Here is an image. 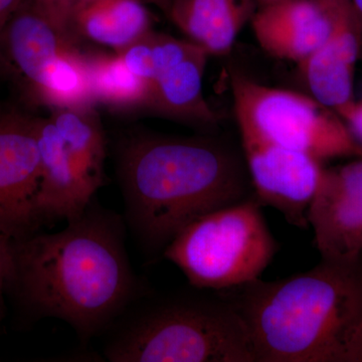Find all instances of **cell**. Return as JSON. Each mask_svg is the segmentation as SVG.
Wrapping results in <instances>:
<instances>
[{
	"label": "cell",
	"instance_id": "20",
	"mask_svg": "<svg viewBox=\"0 0 362 362\" xmlns=\"http://www.w3.org/2000/svg\"><path fill=\"white\" fill-rule=\"evenodd\" d=\"M54 23L71 33V20L78 7L88 0H33Z\"/></svg>",
	"mask_w": 362,
	"mask_h": 362
},
{
	"label": "cell",
	"instance_id": "15",
	"mask_svg": "<svg viewBox=\"0 0 362 362\" xmlns=\"http://www.w3.org/2000/svg\"><path fill=\"white\" fill-rule=\"evenodd\" d=\"M209 54L199 47L171 66L150 85L149 108L182 120L211 124L216 114L204 97V75Z\"/></svg>",
	"mask_w": 362,
	"mask_h": 362
},
{
	"label": "cell",
	"instance_id": "23",
	"mask_svg": "<svg viewBox=\"0 0 362 362\" xmlns=\"http://www.w3.org/2000/svg\"><path fill=\"white\" fill-rule=\"evenodd\" d=\"M25 0H0V32Z\"/></svg>",
	"mask_w": 362,
	"mask_h": 362
},
{
	"label": "cell",
	"instance_id": "16",
	"mask_svg": "<svg viewBox=\"0 0 362 362\" xmlns=\"http://www.w3.org/2000/svg\"><path fill=\"white\" fill-rule=\"evenodd\" d=\"M71 28L119 54L151 32V16L142 0H88L76 11Z\"/></svg>",
	"mask_w": 362,
	"mask_h": 362
},
{
	"label": "cell",
	"instance_id": "17",
	"mask_svg": "<svg viewBox=\"0 0 362 362\" xmlns=\"http://www.w3.org/2000/svg\"><path fill=\"white\" fill-rule=\"evenodd\" d=\"M49 119L85 175L98 187H103L106 139L93 107L54 109Z\"/></svg>",
	"mask_w": 362,
	"mask_h": 362
},
{
	"label": "cell",
	"instance_id": "21",
	"mask_svg": "<svg viewBox=\"0 0 362 362\" xmlns=\"http://www.w3.org/2000/svg\"><path fill=\"white\" fill-rule=\"evenodd\" d=\"M13 240L0 233V320L6 315L4 296L8 291L13 267Z\"/></svg>",
	"mask_w": 362,
	"mask_h": 362
},
{
	"label": "cell",
	"instance_id": "9",
	"mask_svg": "<svg viewBox=\"0 0 362 362\" xmlns=\"http://www.w3.org/2000/svg\"><path fill=\"white\" fill-rule=\"evenodd\" d=\"M240 134L254 197L290 225L308 228L309 207L323 175L321 161L246 131Z\"/></svg>",
	"mask_w": 362,
	"mask_h": 362
},
{
	"label": "cell",
	"instance_id": "24",
	"mask_svg": "<svg viewBox=\"0 0 362 362\" xmlns=\"http://www.w3.org/2000/svg\"><path fill=\"white\" fill-rule=\"evenodd\" d=\"M145 4H152L158 6L164 13L168 14L169 8H170L171 0H142Z\"/></svg>",
	"mask_w": 362,
	"mask_h": 362
},
{
	"label": "cell",
	"instance_id": "8",
	"mask_svg": "<svg viewBox=\"0 0 362 362\" xmlns=\"http://www.w3.org/2000/svg\"><path fill=\"white\" fill-rule=\"evenodd\" d=\"M37 120L16 107L0 106V233L13 240L42 226Z\"/></svg>",
	"mask_w": 362,
	"mask_h": 362
},
{
	"label": "cell",
	"instance_id": "5",
	"mask_svg": "<svg viewBox=\"0 0 362 362\" xmlns=\"http://www.w3.org/2000/svg\"><path fill=\"white\" fill-rule=\"evenodd\" d=\"M278 250L261 202L252 194L197 218L162 255L192 287L216 292L259 278Z\"/></svg>",
	"mask_w": 362,
	"mask_h": 362
},
{
	"label": "cell",
	"instance_id": "10",
	"mask_svg": "<svg viewBox=\"0 0 362 362\" xmlns=\"http://www.w3.org/2000/svg\"><path fill=\"white\" fill-rule=\"evenodd\" d=\"M308 223L321 259L362 258V160L324 169Z\"/></svg>",
	"mask_w": 362,
	"mask_h": 362
},
{
	"label": "cell",
	"instance_id": "7",
	"mask_svg": "<svg viewBox=\"0 0 362 362\" xmlns=\"http://www.w3.org/2000/svg\"><path fill=\"white\" fill-rule=\"evenodd\" d=\"M230 86L240 131L320 161L361 156V147L341 117L313 97L259 84L237 73H232Z\"/></svg>",
	"mask_w": 362,
	"mask_h": 362
},
{
	"label": "cell",
	"instance_id": "3",
	"mask_svg": "<svg viewBox=\"0 0 362 362\" xmlns=\"http://www.w3.org/2000/svg\"><path fill=\"white\" fill-rule=\"evenodd\" d=\"M216 294L244 321L256 362H343L362 322V258L321 259L305 273Z\"/></svg>",
	"mask_w": 362,
	"mask_h": 362
},
{
	"label": "cell",
	"instance_id": "22",
	"mask_svg": "<svg viewBox=\"0 0 362 362\" xmlns=\"http://www.w3.org/2000/svg\"><path fill=\"white\" fill-rule=\"evenodd\" d=\"M343 362H362V322L350 340Z\"/></svg>",
	"mask_w": 362,
	"mask_h": 362
},
{
	"label": "cell",
	"instance_id": "19",
	"mask_svg": "<svg viewBox=\"0 0 362 362\" xmlns=\"http://www.w3.org/2000/svg\"><path fill=\"white\" fill-rule=\"evenodd\" d=\"M197 47L189 40L175 39L151 30L118 54L133 74L151 85Z\"/></svg>",
	"mask_w": 362,
	"mask_h": 362
},
{
	"label": "cell",
	"instance_id": "13",
	"mask_svg": "<svg viewBox=\"0 0 362 362\" xmlns=\"http://www.w3.org/2000/svg\"><path fill=\"white\" fill-rule=\"evenodd\" d=\"M40 182L37 214L42 225L71 221L84 213L99 187L69 153L51 119L37 118Z\"/></svg>",
	"mask_w": 362,
	"mask_h": 362
},
{
	"label": "cell",
	"instance_id": "18",
	"mask_svg": "<svg viewBox=\"0 0 362 362\" xmlns=\"http://www.w3.org/2000/svg\"><path fill=\"white\" fill-rule=\"evenodd\" d=\"M95 103L112 108L148 106L150 85L133 74L118 54L87 56Z\"/></svg>",
	"mask_w": 362,
	"mask_h": 362
},
{
	"label": "cell",
	"instance_id": "2",
	"mask_svg": "<svg viewBox=\"0 0 362 362\" xmlns=\"http://www.w3.org/2000/svg\"><path fill=\"white\" fill-rule=\"evenodd\" d=\"M125 221L150 255L190 223L254 194L244 156L206 137L131 136L118 150Z\"/></svg>",
	"mask_w": 362,
	"mask_h": 362
},
{
	"label": "cell",
	"instance_id": "4",
	"mask_svg": "<svg viewBox=\"0 0 362 362\" xmlns=\"http://www.w3.org/2000/svg\"><path fill=\"white\" fill-rule=\"evenodd\" d=\"M104 335L112 362H256L244 321L218 294L148 291Z\"/></svg>",
	"mask_w": 362,
	"mask_h": 362
},
{
	"label": "cell",
	"instance_id": "11",
	"mask_svg": "<svg viewBox=\"0 0 362 362\" xmlns=\"http://www.w3.org/2000/svg\"><path fill=\"white\" fill-rule=\"evenodd\" d=\"M340 0H285L259 7L251 20L257 42L271 56L301 64L333 32Z\"/></svg>",
	"mask_w": 362,
	"mask_h": 362
},
{
	"label": "cell",
	"instance_id": "12",
	"mask_svg": "<svg viewBox=\"0 0 362 362\" xmlns=\"http://www.w3.org/2000/svg\"><path fill=\"white\" fill-rule=\"evenodd\" d=\"M362 23L350 0H340L329 39L299 64L312 97L345 115L354 106V74L361 45Z\"/></svg>",
	"mask_w": 362,
	"mask_h": 362
},
{
	"label": "cell",
	"instance_id": "14",
	"mask_svg": "<svg viewBox=\"0 0 362 362\" xmlns=\"http://www.w3.org/2000/svg\"><path fill=\"white\" fill-rule=\"evenodd\" d=\"M257 4L256 0H171L168 16L209 56H226L251 21Z\"/></svg>",
	"mask_w": 362,
	"mask_h": 362
},
{
	"label": "cell",
	"instance_id": "1",
	"mask_svg": "<svg viewBox=\"0 0 362 362\" xmlns=\"http://www.w3.org/2000/svg\"><path fill=\"white\" fill-rule=\"evenodd\" d=\"M126 226L94 199L64 230L14 240L8 292L30 318L65 321L83 343L104 334L148 292L131 266Z\"/></svg>",
	"mask_w": 362,
	"mask_h": 362
},
{
	"label": "cell",
	"instance_id": "25",
	"mask_svg": "<svg viewBox=\"0 0 362 362\" xmlns=\"http://www.w3.org/2000/svg\"><path fill=\"white\" fill-rule=\"evenodd\" d=\"M350 2H351V6L356 11L357 18L362 23V0H350Z\"/></svg>",
	"mask_w": 362,
	"mask_h": 362
},
{
	"label": "cell",
	"instance_id": "6",
	"mask_svg": "<svg viewBox=\"0 0 362 362\" xmlns=\"http://www.w3.org/2000/svg\"><path fill=\"white\" fill-rule=\"evenodd\" d=\"M0 74L30 105L69 106L89 89L84 54L33 0H25L0 32Z\"/></svg>",
	"mask_w": 362,
	"mask_h": 362
},
{
	"label": "cell",
	"instance_id": "26",
	"mask_svg": "<svg viewBox=\"0 0 362 362\" xmlns=\"http://www.w3.org/2000/svg\"><path fill=\"white\" fill-rule=\"evenodd\" d=\"M259 7L272 6V4H279V2L285 1V0H256Z\"/></svg>",
	"mask_w": 362,
	"mask_h": 362
}]
</instances>
